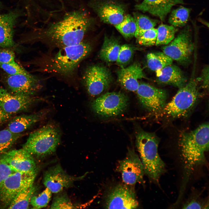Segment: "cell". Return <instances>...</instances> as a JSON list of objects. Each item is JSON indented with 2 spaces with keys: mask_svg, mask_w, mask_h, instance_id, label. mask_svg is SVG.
<instances>
[{
  "mask_svg": "<svg viewBox=\"0 0 209 209\" xmlns=\"http://www.w3.org/2000/svg\"><path fill=\"white\" fill-rule=\"evenodd\" d=\"M87 6L83 0H62L61 8L21 39L20 43L40 42L58 48L80 43L94 22Z\"/></svg>",
  "mask_w": 209,
  "mask_h": 209,
  "instance_id": "cell-1",
  "label": "cell"
},
{
  "mask_svg": "<svg viewBox=\"0 0 209 209\" xmlns=\"http://www.w3.org/2000/svg\"><path fill=\"white\" fill-rule=\"evenodd\" d=\"M58 48L55 53L44 60L39 59L29 62L37 66V71L70 77L92 50L91 44L84 40L77 44Z\"/></svg>",
  "mask_w": 209,
  "mask_h": 209,
  "instance_id": "cell-2",
  "label": "cell"
},
{
  "mask_svg": "<svg viewBox=\"0 0 209 209\" xmlns=\"http://www.w3.org/2000/svg\"><path fill=\"white\" fill-rule=\"evenodd\" d=\"M209 128L208 122L203 123L181 136L180 146L183 167L182 188L186 187L195 167L206 161L205 153L209 150Z\"/></svg>",
  "mask_w": 209,
  "mask_h": 209,
  "instance_id": "cell-3",
  "label": "cell"
},
{
  "mask_svg": "<svg viewBox=\"0 0 209 209\" xmlns=\"http://www.w3.org/2000/svg\"><path fill=\"white\" fill-rule=\"evenodd\" d=\"M159 141L153 133L140 130L136 135V146L144 173L156 183L166 171L165 164L158 153Z\"/></svg>",
  "mask_w": 209,
  "mask_h": 209,
  "instance_id": "cell-4",
  "label": "cell"
},
{
  "mask_svg": "<svg viewBox=\"0 0 209 209\" xmlns=\"http://www.w3.org/2000/svg\"><path fill=\"white\" fill-rule=\"evenodd\" d=\"M61 136L58 126L49 123L31 133L22 148L33 156L44 157L55 151Z\"/></svg>",
  "mask_w": 209,
  "mask_h": 209,
  "instance_id": "cell-5",
  "label": "cell"
},
{
  "mask_svg": "<svg viewBox=\"0 0 209 209\" xmlns=\"http://www.w3.org/2000/svg\"><path fill=\"white\" fill-rule=\"evenodd\" d=\"M197 78L192 75L188 83L179 88L170 102L166 103L162 111L163 114L173 118L186 116L193 109L199 96Z\"/></svg>",
  "mask_w": 209,
  "mask_h": 209,
  "instance_id": "cell-6",
  "label": "cell"
},
{
  "mask_svg": "<svg viewBox=\"0 0 209 209\" xmlns=\"http://www.w3.org/2000/svg\"><path fill=\"white\" fill-rule=\"evenodd\" d=\"M37 173L14 172L4 180L0 187V208H8L21 191L33 185Z\"/></svg>",
  "mask_w": 209,
  "mask_h": 209,
  "instance_id": "cell-7",
  "label": "cell"
},
{
  "mask_svg": "<svg viewBox=\"0 0 209 209\" xmlns=\"http://www.w3.org/2000/svg\"><path fill=\"white\" fill-rule=\"evenodd\" d=\"M129 99L124 93L107 92L98 97L91 103L93 111L104 117L117 116L122 113L127 107Z\"/></svg>",
  "mask_w": 209,
  "mask_h": 209,
  "instance_id": "cell-8",
  "label": "cell"
},
{
  "mask_svg": "<svg viewBox=\"0 0 209 209\" xmlns=\"http://www.w3.org/2000/svg\"><path fill=\"white\" fill-rule=\"evenodd\" d=\"M1 80L8 91L16 94L33 96L42 87L40 80L30 73L11 75L5 73Z\"/></svg>",
  "mask_w": 209,
  "mask_h": 209,
  "instance_id": "cell-9",
  "label": "cell"
},
{
  "mask_svg": "<svg viewBox=\"0 0 209 209\" xmlns=\"http://www.w3.org/2000/svg\"><path fill=\"white\" fill-rule=\"evenodd\" d=\"M191 33L187 27L182 30L168 44L162 48L163 52L179 63L188 62L194 49Z\"/></svg>",
  "mask_w": 209,
  "mask_h": 209,
  "instance_id": "cell-10",
  "label": "cell"
},
{
  "mask_svg": "<svg viewBox=\"0 0 209 209\" xmlns=\"http://www.w3.org/2000/svg\"><path fill=\"white\" fill-rule=\"evenodd\" d=\"M87 5L104 23L116 25L126 15L125 6L113 0H89Z\"/></svg>",
  "mask_w": 209,
  "mask_h": 209,
  "instance_id": "cell-11",
  "label": "cell"
},
{
  "mask_svg": "<svg viewBox=\"0 0 209 209\" xmlns=\"http://www.w3.org/2000/svg\"><path fill=\"white\" fill-rule=\"evenodd\" d=\"M112 80L109 70L106 67L98 65L88 67L82 77L86 90L89 94L92 97L100 95L107 89Z\"/></svg>",
  "mask_w": 209,
  "mask_h": 209,
  "instance_id": "cell-12",
  "label": "cell"
},
{
  "mask_svg": "<svg viewBox=\"0 0 209 209\" xmlns=\"http://www.w3.org/2000/svg\"><path fill=\"white\" fill-rule=\"evenodd\" d=\"M136 91L141 104L149 111H161L166 104L167 94L164 89L142 83L139 84Z\"/></svg>",
  "mask_w": 209,
  "mask_h": 209,
  "instance_id": "cell-13",
  "label": "cell"
},
{
  "mask_svg": "<svg viewBox=\"0 0 209 209\" xmlns=\"http://www.w3.org/2000/svg\"><path fill=\"white\" fill-rule=\"evenodd\" d=\"M118 168L126 184L133 185L143 181L144 173L143 165L134 150H128L125 157L119 161Z\"/></svg>",
  "mask_w": 209,
  "mask_h": 209,
  "instance_id": "cell-14",
  "label": "cell"
},
{
  "mask_svg": "<svg viewBox=\"0 0 209 209\" xmlns=\"http://www.w3.org/2000/svg\"><path fill=\"white\" fill-rule=\"evenodd\" d=\"M42 98L33 96L12 93L0 87V107L6 113L12 115L28 109Z\"/></svg>",
  "mask_w": 209,
  "mask_h": 209,
  "instance_id": "cell-15",
  "label": "cell"
},
{
  "mask_svg": "<svg viewBox=\"0 0 209 209\" xmlns=\"http://www.w3.org/2000/svg\"><path fill=\"white\" fill-rule=\"evenodd\" d=\"M0 159L14 172L30 174L37 172L33 156L23 148L8 151L0 155Z\"/></svg>",
  "mask_w": 209,
  "mask_h": 209,
  "instance_id": "cell-16",
  "label": "cell"
},
{
  "mask_svg": "<svg viewBox=\"0 0 209 209\" xmlns=\"http://www.w3.org/2000/svg\"><path fill=\"white\" fill-rule=\"evenodd\" d=\"M138 206L134 191L123 184L112 188L107 195L105 205L107 209H135Z\"/></svg>",
  "mask_w": 209,
  "mask_h": 209,
  "instance_id": "cell-17",
  "label": "cell"
},
{
  "mask_svg": "<svg viewBox=\"0 0 209 209\" xmlns=\"http://www.w3.org/2000/svg\"><path fill=\"white\" fill-rule=\"evenodd\" d=\"M71 176L59 164L49 168L44 173L43 182L52 193H57L72 186L75 181L82 178Z\"/></svg>",
  "mask_w": 209,
  "mask_h": 209,
  "instance_id": "cell-18",
  "label": "cell"
},
{
  "mask_svg": "<svg viewBox=\"0 0 209 209\" xmlns=\"http://www.w3.org/2000/svg\"><path fill=\"white\" fill-rule=\"evenodd\" d=\"M184 3L183 0H144L135 8L137 10L149 13L163 21L173 6Z\"/></svg>",
  "mask_w": 209,
  "mask_h": 209,
  "instance_id": "cell-19",
  "label": "cell"
},
{
  "mask_svg": "<svg viewBox=\"0 0 209 209\" xmlns=\"http://www.w3.org/2000/svg\"><path fill=\"white\" fill-rule=\"evenodd\" d=\"M118 81L126 89L136 91L139 83L138 80L146 78L140 66L134 63L126 67H122L117 72Z\"/></svg>",
  "mask_w": 209,
  "mask_h": 209,
  "instance_id": "cell-20",
  "label": "cell"
},
{
  "mask_svg": "<svg viewBox=\"0 0 209 209\" xmlns=\"http://www.w3.org/2000/svg\"><path fill=\"white\" fill-rule=\"evenodd\" d=\"M18 15L11 12L0 14V48H10L15 46L14 26Z\"/></svg>",
  "mask_w": 209,
  "mask_h": 209,
  "instance_id": "cell-21",
  "label": "cell"
},
{
  "mask_svg": "<svg viewBox=\"0 0 209 209\" xmlns=\"http://www.w3.org/2000/svg\"><path fill=\"white\" fill-rule=\"evenodd\" d=\"M48 112L44 109L32 114L16 116L10 120L7 128L14 133L21 134L44 118Z\"/></svg>",
  "mask_w": 209,
  "mask_h": 209,
  "instance_id": "cell-22",
  "label": "cell"
},
{
  "mask_svg": "<svg viewBox=\"0 0 209 209\" xmlns=\"http://www.w3.org/2000/svg\"><path fill=\"white\" fill-rule=\"evenodd\" d=\"M156 72L157 81L160 84L179 88L186 83L185 77L181 69L176 65L170 64Z\"/></svg>",
  "mask_w": 209,
  "mask_h": 209,
  "instance_id": "cell-23",
  "label": "cell"
},
{
  "mask_svg": "<svg viewBox=\"0 0 209 209\" xmlns=\"http://www.w3.org/2000/svg\"><path fill=\"white\" fill-rule=\"evenodd\" d=\"M120 47L119 42L116 38L105 35L100 51V57L102 60L107 62L116 61Z\"/></svg>",
  "mask_w": 209,
  "mask_h": 209,
  "instance_id": "cell-24",
  "label": "cell"
},
{
  "mask_svg": "<svg viewBox=\"0 0 209 209\" xmlns=\"http://www.w3.org/2000/svg\"><path fill=\"white\" fill-rule=\"evenodd\" d=\"M37 189V188L33 185L24 190L16 196L8 208H28L31 199Z\"/></svg>",
  "mask_w": 209,
  "mask_h": 209,
  "instance_id": "cell-25",
  "label": "cell"
},
{
  "mask_svg": "<svg viewBox=\"0 0 209 209\" xmlns=\"http://www.w3.org/2000/svg\"><path fill=\"white\" fill-rule=\"evenodd\" d=\"M147 60L149 68L156 71L172 64L173 60L163 52L148 53L147 55Z\"/></svg>",
  "mask_w": 209,
  "mask_h": 209,
  "instance_id": "cell-26",
  "label": "cell"
},
{
  "mask_svg": "<svg viewBox=\"0 0 209 209\" xmlns=\"http://www.w3.org/2000/svg\"><path fill=\"white\" fill-rule=\"evenodd\" d=\"M133 15L136 26L134 36L137 39L146 31L154 28L158 23L157 20L151 19L139 12H134Z\"/></svg>",
  "mask_w": 209,
  "mask_h": 209,
  "instance_id": "cell-27",
  "label": "cell"
},
{
  "mask_svg": "<svg viewBox=\"0 0 209 209\" xmlns=\"http://www.w3.org/2000/svg\"><path fill=\"white\" fill-rule=\"evenodd\" d=\"M190 12V9L181 6L172 11L168 22L176 28L183 27L187 23Z\"/></svg>",
  "mask_w": 209,
  "mask_h": 209,
  "instance_id": "cell-28",
  "label": "cell"
},
{
  "mask_svg": "<svg viewBox=\"0 0 209 209\" xmlns=\"http://www.w3.org/2000/svg\"><path fill=\"white\" fill-rule=\"evenodd\" d=\"M156 46L167 45L175 38L178 29L172 25L161 24L158 27Z\"/></svg>",
  "mask_w": 209,
  "mask_h": 209,
  "instance_id": "cell-29",
  "label": "cell"
},
{
  "mask_svg": "<svg viewBox=\"0 0 209 209\" xmlns=\"http://www.w3.org/2000/svg\"><path fill=\"white\" fill-rule=\"evenodd\" d=\"M22 135L21 133H14L7 128L0 131V155L9 151Z\"/></svg>",
  "mask_w": 209,
  "mask_h": 209,
  "instance_id": "cell-30",
  "label": "cell"
},
{
  "mask_svg": "<svg viewBox=\"0 0 209 209\" xmlns=\"http://www.w3.org/2000/svg\"><path fill=\"white\" fill-rule=\"evenodd\" d=\"M115 26L122 35L126 38L133 37L136 28L134 18L129 14L126 15L122 21Z\"/></svg>",
  "mask_w": 209,
  "mask_h": 209,
  "instance_id": "cell-31",
  "label": "cell"
},
{
  "mask_svg": "<svg viewBox=\"0 0 209 209\" xmlns=\"http://www.w3.org/2000/svg\"><path fill=\"white\" fill-rule=\"evenodd\" d=\"M52 192L47 188L37 195L32 197L30 204L33 209H40L47 206L51 200Z\"/></svg>",
  "mask_w": 209,
  "mask_h": 209,
  "instance_id": "cell-32",
  "label": "cell"
},
{
  "mask_svg": "<svg viewBox=\"0 0 209 209\" xmlns=\"http://www.w3.org/2000/svg\"><path fill=\"white\" fill-rule=\"evenodd\" d=\"M135 48L131 46L125 44L120 46L116 62L122 67L129 63L133 56Z\"/></svg>",
  "mask_w": 209,
  "mask_h": 209,
  "instance_id": "cell-33",
  "label": "cell"
},
{
  "mask_svg": "<svg viewBox=\"0 0 209 209\" xmlns=\"http://www.w3.org/2000/svg\"><path fill=\"white\" fill-rule=\"evenodd\" d=\"M50 208L72 209L75 208L68 195L63 193L59 194L54 197Z\"/></svg>",
  "mask_w": 209,
  "mask_h": 209,
  "instance_id": "cell-34",
  "label": "cell"
},
{
  "mask_svg": "<svg viewBox=\"0 0 209 209\" xmlns=\"http://www.w3.org/2000/svg\"><path fill=\"white\" fill-rule=\"evenodd\" d=\"M157 35V29L153 28L145 32L137 38L138 43L146 46H150L156 44Z\"/></svg>",
  "mask_w": 209,
  "mask_h": 209,
  "instance_id": "cell-35",
  "label": "cell"
},
{
  "mask_svg": "<svg viewBox=\"0 0 209 209\" xmlns=\"http://www.w3.org/2000/svg\"><path fill=\"white\" fill-rule=\"evenodd\" d=\"M208 202L202 200L198 196H194L190 198L183 205V209H208Z\"/></svg>",
  "mask_w": 209,
  "mask_h": 209,
  "instance_id": "cell-36",
  "label": "cell"
},
{
  "mask_svg": "<svg viewBox=\"0 0 209 209\" xmlns=\"http://www.w3.org/2000/svg\"><path fill=\"white\" fill-rule=\"evenodd\" d=\"M0 68L6 74L11 75L28 74L29 73L15 62L7 64L0 63Z\"/></svg>",
  "mask_w": 209,
  "mask_h": 209,
  "instance_id": "cell-37",
  "label": "cell"
},
{
  "mask_svg": "<svg viewBox=\"0 0 209 209\" xmlns=\"http://www.w3.org/2000/svg\"><path fill=\"white\" fill-rule=\"evenodd\" d=\"M15 54L8 48H0V63L7 64L15 62Z\"/></svg>",
  "mask_w": 209,
  "mask_h": 209,
  "instance_id": "cell-38",
  "label": "cell"
},
{
  "mask_svg": "<svg viewBox=\"0 0 209 209\" xmlns=\"http://www.w3.org/2000/svg\"><path fill=\"white\" fill-rule=\"evenodd\" d=\"M201 87L206 89H209V67L206 65L203 69L200 76L197 78Z\"/></svg>",
  "mask_w": 209,
  "mask_h": 209,
  "instance_id": "cell-39",
  "label": "cell"
},
{
  "mask_svg": "<svg viewBox=\"0 0 209 209\" xmlns=\"http://www.w3.org/2000/svg\"><path fill=\"white\" fill-rule=\"evenodd\" d=\"M14 172H15L0 159V187L5 179Z\"/></svg>",
  "mask_w": 209,
  "mask_h": 209,
  "instance_id": "cell-40",
  "label": "cell"
},
{
  "mask_svg": "<svg viewBox=\"0 0 209 209\" xmlns=\"http://www.w3.org/2000/svg\"><path fill=\"white\" fill-rule=\"evenodd\" d=\"M12 116L5 112L0 107V125L10 120Z\"/></svg>",
  "mask_w": 209,
  "mask_h": 209,
  "instance_id": "cell-41",
  "label": "cell"
}]
</instances>
